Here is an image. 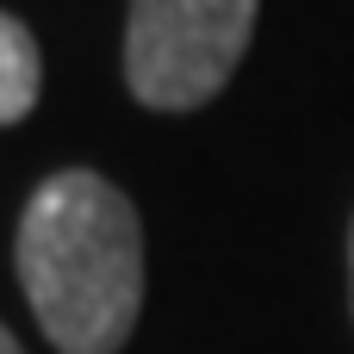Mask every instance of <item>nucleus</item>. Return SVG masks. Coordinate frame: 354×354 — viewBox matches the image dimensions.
I'll list each match as a JSON object with an SVG mask.
<instances>
[{
  "mask_svg": "<svg viewBox=\"0 0 354 354\" xmlns=\"http://www.w3.org/2000/svg\"><path fill=\"white\" fill-rule=\"evenodd\" d=\"M19 286L56 354H118L143 311V224L93 174H50L19 218Z\"/></svg>",
  "mask_w": 354,
  "mask_h": 354,
  "instance_id": "f257e3e1",
  "label": "nucleus"
},
{
  "mask_svg": "<svg viewBox=\"0 0 354 354\" xmlns=\"http://www.w3.org/2000/svg\"><path fill=\"white\" fill-rule=\"evenodd\" d=\"M37 87H44V56H37V37L0 12V124H19L31 106H37Z\"/></svg>",
  "mask_w": 354,
  "mask_h": 354,
  "instance_id": "7ed1b4c3",
  "label": "nucleus"
},
{
  "mask_svg": "<svg viewBox=\"0 0 354 354\" xmlns=\"http://www.w3.org/2000/svg\"><path fill=\"white\" fill-rule=\"evenodd\" d=\"M261 0H131L124 81L149 112L205 106L243 62Z\"/></svg>",
  "mask_w": 354,
  "mask_h": 354,
  "instance_id": "f03ea898",
  "label": "nucleus"
},
{
  "mask_svg": "<svg viewBox=\"0 0 354 354\" xmlns=\"http://www.w3.org/2000/svg\"><path fill=\"white\" fill-rule=\"evenodd\" d=\"M348 305H354V224H348Z\"/></svg>",
  "mask_w": 354,
  "mask_h": 354,
  "instance_id": "39448f33",
  "label": "nucleus"
},
{
  "mask_svg": "<svg viewBox=\"0 0 354 354\" xmlns=\"http://www.w3.org/2000/svg\"><path fill=\"white\" fill-rule=\"evenodd\" d=\"M0 354H25L19 342H12V330H6V324H0Z\"/></svg>",
  "mask_w": 354,
  "mask_h": 354,
  "instance_id": "20e7f679",
  "label": "nucleus"
}]
</instances>
